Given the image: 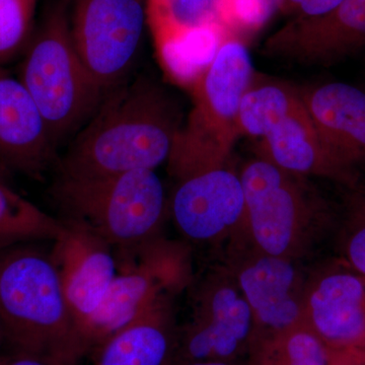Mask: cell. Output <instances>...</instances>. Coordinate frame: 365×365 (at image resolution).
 Masks as SVG:
<instances>
[{
	"instance_id": "obj_21",
	"label": "cell",
	"mask_w": 365,
	"mask_h": 365,
	"mask_svg": "<svg viewBox=\"0 0 365 365\" xmlns=\"http://www.w3.org/2000/svg\"><path fill=\"white\" fill-rule=\"evenodd\" d=\"M145 4L148 24L158 47L199 29L222 24V0H145Z\"/></svg>"
},
{
	"instance_id": "obj_11",
	"label": "cell",
	"mask_w": 365,
	"mask_h": 365,
	"mask_svg": "<svg viewBox=\"0 0 365 365\" xmlns=\"http://www.w3.org/2000/svg\"><path fill=\"white\" fill-rule=\"evenodd\" d=\"M170 211L187 239L207 242L227 234L245 220L246 201L241 178L222 165L179 177Z\"/></svg>"
},
{
	"instance_id": "obj_9",
	"label": "cell",
	"mask_w": 365,
	"mask_h": 365,
	"mask_svg": "<svg viewBox=\"0 0 365 365\" xmlns=\"http://www.w3.org/2000/svg\"><path fill=\"white\" fill-rule=\"evenodd\" d=\"M365 46V0H343L325 14L292 18L266 41L269 56L330 66Z\"/></svg>"
},
{
	"instance_id": "obj_10",
	"label": "cell",
	"mask_w": 365,
	"mask_h": 365,
	"mask_svg": "<svg viewBox=\"0 0 365 365\" xmlns=\"http://www.w3.org/2000/svg\"><path fill=\"white\" fill-rule=\"evenodd\" d=\"M195 319L178 336L175 361H227L255 341L256 323L244 295L216 284L203 290Z\"/></svg>"
},
{
	"instance_id": "obj_2",
	"label": "cell",
	"mask_w": 365,
	"mask_h": 365,
	"mask_svg": "<svg viewBox=\"0 0 365 365\" xmlns=\"http://www.w3.org/2000/svg\"><path fill=\"white\" fill-rule=\"evenodd\" d=\"M0 330L14 352L63 365L86 356L50 253L23 247L0 257Z\"/></svg>"
},
{
	"instance_id": "obj_26",
	"label": "cell",
	"mask_w": 365,
	"mask_h": 365,
	"mask_svg": "<svg viewBox=\"0 0 365 365\" xmlns=\"http://www.w3.org/2000/svg\"><path fill=\"white\" fill-rule=\"evenodd\" d=\"M0 365H63L51 359L26 354V353L11 352V354L0 356Z\"/></svg>"
},
{
	"instance_id": "obj_7",
	"label": "cell",
	"mask_w": 365,
	"mask_h": 365,
	"mask_svg": "<svg viewBox=\"0 0 365 365\" xmlns=\"http://www.w3.org/2000/svg\"><path fill=\"white\" fill-rule=\"evenodd\" d=\"M72 42L105 93L135 68L148 25L145 0H71Z\"/></svg>"
},
{
	"instance_id": "obj_28",
	"label": "cell",
	"mask_w": 365,
	"mask_h": 365,
	"mask_svg": "<svg viewBox=\"0 0 365 365\" xmlns=\"http://www.w3.org/2000/svg\"><path fill=\"white\" fill-rule=\"evenodd\" d=\"M9 170H7L2 163H0V180L7 182L9 178Z\"/></svg>"
},
{
	"instance_id": "obj_15",
	"label": "cell",
	"mask_w": 365,
	"mask_h": 365,
	"mask_svg": "<svg viewBox=\"0 0 365 365\" xmlns=\"http://www.w3.org/2000/svg\"><path fill=\"white\" fill-rule=\"evenodd\" d=\"M304 322L330 350L365 349V276L322 277L304 300Z\"/></svg>"
},
{
	"instance_id": "obj_25",
	"label": "cell",
	"mask_w": 365,
	"mask_h": 365,
	"mask_svg": "<svg viewBox=\"0 0 365 365\" xmlns=\"http://www.w3.org/2000/svg\"><path fill=\"white\" fill-rule=\"evenodd\" d=\"M343 0H283L282 7L292 18L325 14L339 6Z\"/></svg>"
},
{
	"instance_id": "obj_29",
	"label": "cell",
	"mask_w": 365,
	"mask_h": 365,
	"mask_svg": "<svg viewBox=\"0 0 365 365\" xmlns=\"http://www.w3.org/2000/svg\"><path fill=\"white\" fill-rule=\"evenodd\" d=\"M329 365H335V364H334V361H333L332 359H331V357H330V362H329Z\"/></svg>"
},
{
	"instance_id": "obj_4",
	"label": "cell",
	"mask_w": 365,
	"mask_h": 365,
	"mask_svg": "<svg viewBox=\"0 0 365 365\" xmlns=\"http://www.w3.org/2000/svg\"><path fill=\"white\" fill-rule=\"evenodd\" d=\"M53 196L62 222L90 230L114 250L157 237L167 209L165 187L155 170L93 180L57 178Z\"/></svg>"
},
{
	"instance_id": "obj_6",
	"label": "cell",
	"mask_w": 365,
	"mask_h": 365,
	"mask_svg": "<svg viewBox=\"0 0 365 365\" xmlns=\"http://www.w3.org/2000/svg\"><path fill=\"white\" fill-rule=\"evenodd\" d=\"M117 274L101 306L81 329L90 355L108 337L180 287L186 261L179 249L157 237L133 248L115 250Z\"/></svg>"
},
{
	"instance_id": "obj_1",
	"label": "cell",
	"mask_w": 365,
	"mask_h": 365,
	"mask_svg": "<svg viewBox=\"0 0 365 365\" xmlns=\"http://www.w3.org/2000/svg\"><path fill=\"white\" fill-rule=\"evenodd\" d=\"M176 98L145 73L107 91L58 160V179L93 180L170 160L181 132Z\"/></svg>"
},
{
	"instance_id": "obj_24",
	"label": "cell",
	"mask_w": 365,
	"mask_h": 365,
	"mask_svg": "<svg viewBox=\"0 0 365 365\" xmlns=\"http://www.w3.org/2000/svg\"><path fill=\"white\" fill-rule=\"evenodd\" d=\"M351 220L346 255L353 269L365 276V189L355 192L351 199Z\"/></svg>"
},
{
	"instance_id": "obj_19",
	"label": "cell",
	"mask_w": 365,
	"mask_h": 365,
	"mask_svg": "<svg viewBox=\"0 0 365 365\" xmlns=\"http://www.w3.org/2000/svg\"><path fill=\"white\" fill-rule=\"evenodd\" d=\"M64 228L61 220L47 215L0 180V244L55 241Z\"/></svg>"
},
{
	"instance_id": "obj_30",
	"label": "cell",
	"mask_w": 365,
	"mask_h": 365,
	"mask_svg": "<svg viewBox=\"0 0 365 365\" xmlns=\"http://www.w3.org/2000/svg\"><path fill=\"white\" fill-rule=\"evenodd\" d=\"M1 335H2L1 330H0V336H1Z\"/></svg>"
},
{
	"instance_id": "obj_27",
	"label": "cell",
	"mask_w": 365,
	"mask_h": 365,
	"mask_svg": "<svg viewBox=\"0 0 365 365\" xmlns=\"http://www.w3.org/2000/svg\"><path fill=\"white\" fill-rule=\"evenodd\" d=\"M173 365H234L227 361H175Z\"/></svg>"
},
{
	"instance_id": "obj_18",
	"label": "cell",
	"mask_w": 365,
	"mask_h": 365,
	"mask_svg": "<svg viewBox=\"0 0 365 365\" xmlns=\"http://www.w3.org/2000/svg\"><path fill=\"white\" fill-rule=\"evenodd\" d=\"M269 160L292 174H312L354 184L356 177L336 162L317 133L302 98L263 137Z\"/></svg>"
},
{
	"instance_id": "obj_5",
	"label": "cell",
	"mask_w": 365,
	"mask_h": 365,
	"mask_svg": "<svg viewBox=\"0 0 365 365\" xmlns=\"http://www.w3.org/2000/svg\"><path fill=\"white\" fill-rule=\"evenodd\" d=\"M228 33L191 85L193 109L170 158L176 173L220 165L240 133V106L255 78L246 46Z\"/></svg>"
},
{
	"instance_id": "obj_23",
	"label": "cell",
	"mask_w": 365,
	"mask_h": 365,
	"mask_svg": "<svg viewBox=\"0 0 365 365\" xmlns=\"http://www.w3.org/2000/svg\"><path fill=\"white\" fill-rule=\"evenodd\" d=\"M35 6L36 0H0V66L30 42Z\"/></svg>"
},
{
	"instance_id": "obj_8",
	"label": "cell",
	"mask_w": 365,
	"mask_h": 365,
	"mask_svg": "<svg viewBox=\"0 0 365 365\" xmlns=\"http://www.w3.org/2000/svg\"><path fill=\"white\" fill-rule=\"evenodd\" d=\"M252 237L264 255L288 257L309 223V206L292 173L270 160L246 165L241 175Z\"/></svg>"
},
{
	"instance_id": "obj_12",
	"label": "cell",
	"mask_w": 365,
	"mask_h": 365,
	"mask_svg": "<svg viewBox=\"0 0 365 365\" xmlns=\"http://www.w3.org/2000/svg\"><path fill=\"white\" fill-rule=\"evenodd\" d=\"M64 225L63 232L53 241L50 256L81 334V327L101 306L116 277V254L90 230L68 222Z\"/></svg>"
},
{
	"instance_id": "obj_17",
	"label": "cell",
	"mask_w": 365,
	"mask_h": 365,
	"mask_svg": "<svg viewBox=\"0 0 365 365\" xmlns=\"http://www.w3.org/2000/svg\"><path fill=\"white\" fill-rule=\"evenodd\" d=\"M163 297L91 351L95 365H173L178 336Z\"/></svg>"
},
{
	"instance_id": "obj_14",
	"label": "cell",
	"mask_w": 365,
	"mask_h": 365,
	"mask_svg": "<svg viewBox=\"0 0 365 365\" xmlns=\"http://www.w3.org/2000/svg\"><path fill=\"white\" fill-rule=\"evenodd\" d=\"M317 133L334 160L355 175L365 163V90L332 81L300 90Z\"/></svg>"
},
{
	"instance_id": "obj_3",
	"label": "cell",
	"mask_w": 365,
	"mask_h": 365,
	"mask_svg": "<svg viewBox=\"0 0 365 365\" xmlns=\"http://www.w3.org/2000/svg\"><path fill=\"white\" fill-rule=\"evenodd\" d=\"M19 78L37 105L56 150L81 130L102 102L106 93L72 42L66 2L50 9L31 37Z\"/></svg>"
},
{
	"instance_id": "obj_22",
	"label": "cell",
	"mask_w": 365,
	"mask_h": 365,
	"mask_svg": "<svg viewBox=\"0 0 365 365\" xmlns=\"http://www.w3.org/2000/svg\"><path fill=\"white\" fill-rule=\"evenodd\" d=\"M251 350V365H329L331 357V350L304 322L258 338Z\"/></svg>"
},
{
	"instance_id": "obj_20",
	"label": "cell",
	"mask_w": 365,
	"mask_h": 365,
	"mask_svg": "<svg viewBox=\"0 0 365 365\" xmlns=\"http://www.w3.org/2000/svg\"><path fill=\"white\" fill-rule=\"evenodd\" d=\"M302 96L300 90L277 81H260L256 74L240 106V133L264 137L280 118L287 114Z\"/></svg>"
},
{
	"instance_id": "obj_13",
	"label": "cell",
	"mask_w": 365,
	"mask_h": 365,
	"mask_svg": "<svg viewBox=\"0 0 365 365\" xmlns=\"http://www.w3.org/2000/svg\"><path fill=\"white\" fill-rule=\"evenodd\" d=\"M56 148L30 93L0 66V163L41 177L55 160Z\"/></svg>"
},
{
	"instance_id": "obj_16",
	"label": "cell",
	"mask_w": 365,
	"mask_h": 365,
	"mask_svg": "<svg viewBox=\"0 0 365 365\" xmlns=\"http://www.w3.org/2000/svg\"><path fill=\"white\" fill-rule=\"evenodd\" d=\"M297 284V271L287 257L263 254L242 269L240 288L256 326L264 330L261 337L304 323V300H300Z\"/></svg>"
}]
</instances>
